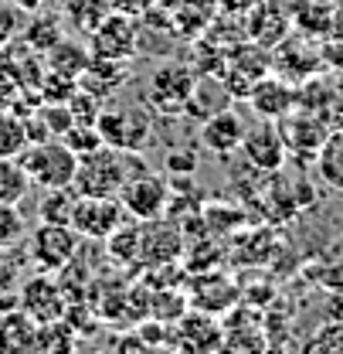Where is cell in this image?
Segmentation results:
<instances>
[{
	"label": "cell",
	"mask_w": 343,
	"mask_h": 354,
	"mask_svg": "<svg viewBox=\"0 0 343 354\" xmlns=\"http://www.w3.org/2000/svg\"><path fill=\"white\" fill-rule=\"evenodd\" d=\"M279 123V133H282V143H286V157H306V160H316V150L323 147L330 127L323 123V116H316L313 109L306 113H296L289 109Z\"/></svg>",
	"instance_id": "obj_8"
},
{
	"label": "cell",
	"mask_w": 343,
	"mask_h": 354,
	"mask_svg": "<svg viewBox=\"0 0 343 354\" xmlns=\"http://www.w3.org/2000/svg\"><path fill=\"white\" fill-rule=\"evenodd\" d=\"M316 171H320L323 184L330 191H340L343 194V127L326 133L323 147L316 150Z\"/></svg>",
	"instance_id": "obj_16"
},
{
	"label": "cell",
	"mask_w": 343,
	"mask_h": 354,
	"mask_svg": "<svg viewBox=\"0 0 343 354\" xmlns=\"http://www.w3.org/2000/svg\"><path fill=\"white\" fill-rule=\"evenodd\" d=\"M28 259L31 266H38L41 272H61L65 266L79 256V232L72 225H55V221H41L28 242Z\"/></svg>",
	"instance_id": "obj_5"
},
{
	"label": "cell",
	"mask_w": 343,
	"mask_h": 354,
	"mask_svg": "<svg viewBox=\"0 0 343 354\" xmlns=\"http://www.w3.org/2000/svg\"><path fill=\"white\" fill-rule=\"evenodd\" d=\"M231 99H235V95H231V88H228L224 79L197 75V79H194V92H190V99H187V113L208 120V116H215L217 109H224Z\"/></svg>",
	"instance_id": "obj_14"
},
{
	"label": "cell",
	"mask_w": 343,
	"mask_h": 354,
	"mask_svg": "<svg viewBox=\"0 0 343 354\" xmlns=\"http://www.w3.org/2000/svg\"><path fill=\"white\" fill-rule=\"evenodd\" d=\"M28 228L17 215V205H0V249H17L24 242Z\"/></svg>",
	"instance_id": "obj_21"
},
{
	"label": "cell",
	"mask_w": 343,
	"mask_h": 354,
	"mask_svg": "<svg viewBox=\"0 0 343 354\" xmlns=\"http://www.w3.org/2000/svg\"><path fill=\"white\" fill-rule=\"evenodd\" d=\"M126 72L119 68V62H109V58H88V65L79 75V88H86L88 95H95L99 102L112 92V88L123 86Z\"/></svg>",
	"instance_id": "obj_15"
},
{
	"label": "cell",
	"mask_w": 343,
	"mask_h": 354,
	"mask_svg": "<svg viewBox=\"0 0 343 354\" xmlns=\"http://www.w3.org/2000/svg\"><path fill=\"white\" fill-rule=\"evenodd\" d=\"M31 187V177L24 174L17 157H0V205H17Z\"/></svg>",
	"instance_id": "obj_17"
},
{
	"label": "cell",
	"mask_w": 343,
	"mask_h": 354,
	"mask_svg": "<svg viewBox=\"0 0 343 354\" xmlns=\"http://www.w3.org/2000/svg\"><path fill=\"white\" fill-rule=\"evenodd\" d=\"M123 221H126V208L116 194H79L68 225L79 232V239H109Z\"/></svg>",
	"instance_id": "obj_6"
},
{
	"label": "cell",
	"mask_w": 343,
	"mask_h": 354,
	"mask_svg": "<svg viewBox=\"0 0 343 354\" xmlns=\"http://www.w3.org/2000/svg\"><path fill=\"white\" fill-rule=\"evenodd\" d=\"M95 130L102 136L106 147H116V150H126V153H139V147L150 140V109L146 106H109V109H99V120H95Z\"/></svg>",
	"instance_id": "obj_3"
},
{
	"label": "cell",
	"mask_w": 343,
	"mask_h": 354,
	"mask_svg": "<svg viewBox=\"0 0 343 354\" xmlns=\"http://www.w3.org/2000/svg\"><path fill=\"white\" fill-rule=\"evenodd\" d=\"M51 28H55V17H35V21H31V31H28V41H31V48L51 51L55 44L61 41V35H58V31H51Z\"/></svg>",
	"instance_id": "obj_23"
},
{
	"label": "cell",
	"mask_w": 343,
	"mask_h": 354,
	"mask_svg": "<svg viewBox=\"0 0 343 354\" xmlns=\"http://www.w3.org/2000/svg\"><path fill=\"white\" fill-rule=\"evenodd\" d=\"M17 307L24 310L38 327H41V324H51V320H61V317H65L61 283L51 279V276H31V279H24L21 297H17Z\"/></svg>",
	"instance_id": "obj_9"
},
{
	"label": "cell",
	"mask_w": 343,
	"mask_h": 354,
	"mask_svg": "<svg viewBox=\"0 0 343 354\" xmlns=\"http://www.w3.org/2000/svg\"><path fill=\"white\" fill-rule=\"evenodd\" d=\"M129 164H133V153L102 143L99 150L79 157L72 187H75L79 194H119V187L126 184V177L136 174ZM139 171H143V167H139Z\"/></svg>",
	"instance_id": "obj_1"
},
{
	"label": "cell",
	"mask_w": 343,
	"mask_h": 354,
	"mask_svg": "<svg viewBox=\"0 0 343 354\" xmlns=\"http://www.w3.org/2000/svg\"><path fill=\"white\" fill-rule=\"evenodd\" d=\"M197 68L187 62H164L146 86V106H153L164 116H180L187 113V99L194 92Z\"/></svg>",
	"instance_id": "obj_4"
},
{
	"label": "cell",
	"mask_w": 343,
	"mask_h": 354,
	"mask_svg": "<svg viewBox=\"0 0 343 354\" xmlns=\"http://www.w3.org/2000/svg\"><path fill=\"white\" fill-rule=\"evenodd\" d=\"M136 55V28L126 14H106L92 28V58L126 62Z\"/></svg>",
	"instance_id": "obj_11"
},
{
	"label": "cell",
	"mask_w": 343,
	"mask_h": 354,
	"mask_svg": "<svg viewBox=\"0 0 343 354\" xmlns=\"http://www.w3.org/2000/svg\"><path fill=\"white\" fill-rule=\"evenodd\" d=\"M17 7H24V10H38L41 7V0H14Z\"/></svg>",
	"instance_id": "obj_25"
},
{
	"label": "cell",
	"mask_w": 343,
	"mask_h": 354,
	"mask_svg": "<svg viewBox=\"0 0 343 354\" xmlns=\"http://www.w3.org/2000/svg\"><path fill=\"white\" fill-rule=\"evenodd\" d=\"M21 167L24 174L31 177L35 187L44 191H55V187H72L75 180V167H79V157L61 143V140H41V143H28L21 150Z\"/></svg>",
	"instance_id": "obj_2"
},
{
	"label": "cell",
	"mask_w": 343,
	"mask_h": 354,
	"mask_svg": "<svg viewBox=\"0 0 343 354\" xmlns=\"http://www.w3.org/2000/svg\"><path fill=\"white\" fill-rule=\"evenodd\" d=\"M164 164H167L170 174H190L194 171V150H170Z\"/></svg>",
	"instance_id": "obj_24"
},
{
	"label": "cell",
	"mask_w": 343,
	"mask_h": 354,
	"mask_svg": "<svg viewBox=\"0 0 343 354\" xmlns=\"http://www.w3.org/2000/svg\"><path fill=\"white\" fill-rule=\"evenodd\" d=\"M75 187H55V191H48L41 201V221H55V225H68L72 218V205H75Z\"/></svg>",
	"instance_id": "obj_20"
},
{
	"label": "cell",
	"mask_w": 343,
	"mask_h": 354,
	"mask_svg": "<svg viewBox=\"0 0 343 354\" xmlns=\"http://www.w3.org/2000/svg\"><path fill=\"white\" fill-rule=\"evenodd\" d=\"M75 157H86V153H92V150H99L102 147V136H99V130L95 127H82V123H75L72 130L65 133V136H58Z\"/></svg>",
	"instance_id": "obj_22"
},
{
	"label": "cell",
	"mask_w": 343,
	"mask_h": 354,
	"mask_svg": "<svg viewBox=\"0 0 343 354\" xmlns=\"http://www.w3.org/2000/svg\"><path fill=\"white\" fill-rule=\"evenodd\" d=\"M116 198L123 201V208L133 221H153L164 218V212L170 205V184L150 171H136L126 177V184L119 187Z\"/></svg>",
	"instance_id": "obj_7"
},
{
	"label": "cell",
	"mask_w": 343,
	"mask_h": 354,
	"mask_svg": "<svg viewBox=\"0 0 343 354\" xmlns=\"http://www.w3.org/2000/svg\"><path fill=\"white\" fill-rule=\"evenodd\" d=\"M88 55L82 44L75 41H58L51 48V58H48V65H51V72H58V75H68V79H79L82 75V68L88 65Z\"/></svg>",
	"instance_id": "obj_18"
},
{
	"label": "cell",
	"mask_w": 343,
	"mask_h": 354,
	"mask_svg": "<svg viewBox=\"0 0 343 354\" xmlns=\"http://www.w3.org/2000/svg\"><path fill=\"white\" fill-rule=\"evenodd\" d=\"M28 147V130L24 120L0 109V157H21V150Z\"/></svg>",
	"instance_id": "obj_19"
},
{
	"label": "cell",
	"mask_w": 343,
	"mask_h": 354,
	"mask_svg": "<svg viewBox=\"0 0 343 354\" xmlns=\"http://www.w3.org/2000/svg\"><path fill=\"white\" fill-rule=\"evenodd\" d=\"M242 136H245V120L235 109H228V106L217 109L215 116L201 120V147L217 153V157H228L231 150H238Z\"/></svg>",
	"instance_id": "obj_12"
},
{
	"label": "cell",
	"mask_w": 343,
	"mask_h": 354,
	"mask_svg": "<svg viewBox=\"0 0 343 354\" xmlns=\"http://www.w3.org/2000/svg\"><path fill=\"white\" fill-rule=\"evenodd\" d=\"M248 102L258 113V120H282L289 109H296V92L282 79L262 75L255 86L248 88Z\"/></svg>",
	"instance_id": "obj_13"
},
{
	"label": "cell",
	"mask_w": 343,
	"mask_h": 354,
	"mask_svg": "<svg viewBox=\"0 0 343 354\" xmlns=\"http://www.w3.org/2000/svg\"><path fill=\"white\" fill-rule=\"evenodd\" d=\"M242 153L255 171H279L286 164V143L275 120H262L255 127H245Z\"/></svg>",
	"instance_id": "obj_10"
}]
</instances>
